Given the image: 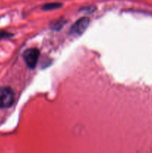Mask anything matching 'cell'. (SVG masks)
I'll return each instance as SVG.
<instances>
[{"instance_id": "obj_1", "label": "cell", "mask_w": 152, "mask_h": 153, "mask_svg": "<svg viewBox=\"0 0 152 153\" xmlns=\"http://www.w3.org/2000/svg\"><path fill=\"white\" fill-rule=\"evenodd\" d=\"M15 100L14 92L10 87L0 88V108H8Z\"/></svg>"}, {"instance_id": "obj_6", "label": "cell", "mask_w": 152, "mask_h": 153, "mask_svg": "<svg viewBox=\"0 0 152 153\" xmlns=\"http://www.w3.org/2000/svg\"><path fill=\"white\" fill-rule=\"evenodd\" d=\"M12 36V34L7 32L5 31H0V40L1 39L7 38V37H10Z\"/></svg>"}, {"instance_id": "obj_4", "label": "cell", "mask_w": 152, "mask_h": 153, "mask_svg": "<svg viewBox=\"0 0 152 153\" xmlns=\"http://www.w3.org/2000/svg\"><path fill=\"white\" fill-rule=\"evenodd\" d=\"M62 6L61 3L58 2H53V3H48V4H45L43 6L42 8L45 10H55V9L59 8Z\"/></svg>"}, {"instance_id": "obj_2", "label": "cell", "mask_w": 152, "mask_h": 153, "mask_svg": "<svg viewBox=\"0 0 152 153\" xmlns=\"http://www.w3.org/2000/svg\"><path fill=\"white\" fill-rule=\"evenodd\" d=\"M22 57L26 65L30 69H34L35 68L38 62L40 52L36 48H30L24 52Z\"/></svg>"}, {"instance_id": "obj_5", "label": "cell", "mask_w": 152, "mask_h": 153, "mask_svg": "<svg viewBox=\"0 0 152 153\" xmlns=\"http://www.w3.org/2000/svg\"><path fill=\"white\" fill-rule=\"evenodd\" d=\"M64 24H65V20H63V19H58V20L52 22V25H51V28L55 30H60L63 26Z\"/></svg>"}, {"instance_id": "obj_3", "label": "cell", "mask_w": 152, "mask_h": 153, "mask_svg": "<svg viewBox=\"0 0 152 153\" xmlns=\"http://www.w3.org/2000/svg\"><path fill=\"white\" fill-rule=\"evenodd\" d=\"M89 24V19L87 17H82L76 21L70 28V34L73 35H80L86 31Z\"/></svg>"}]
</instances>
